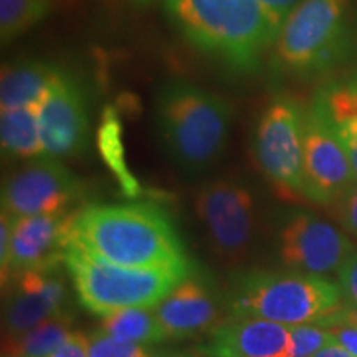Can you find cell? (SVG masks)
<instances>
[{"label":"cell","mask_w":357,"mask_h":357,"mask_svg":"<svg viewBox=\"0 0 357 357\" xmlns=\"http://www.w3.org/2000/svg\"><path fill=\"white\" fill-rule=\"evenodd\" d=\"M68 245L124 268L192 266L172 218L151 202L93 204L79 208Z\"/></svg>","instance_id":"cell-1"},{"label":"cell","mask_w":357,"mask_h":357,"mask_svg":"<svg viewBox=\"0 0 357 357\" xmlns=\"http://www.w3.org/2000/svg\"><path fill=\"white\" fill-rule=\"evenodd\" d=\"M174 29L200 55L240 77L257 75L281 24L260 0H162Z\"/></svg>","instance_id":"cell-2"},{"label":"cell","mask_w":357,"mask_h":357,"mask_svg":"<svg viewBox=\"0 0 357 357\" xmlns=\"http://www.w3.org/2000/svg\"><path fill=\"white\" fill-rule=\"evenodd\" d=\"M154 121L169 160L185 176L199 177L215 167L225 154L234 111L225 98L174 79L155 95Z\"/></svg>","instance_id":"cell-3"},{"label":"cell","mask_w":357,"mask_h":357,"mask_svg":"<svg viewBox=\"0 0 357 357\" xmlns=\"http://www.w3.org/2000/svg\"><path fill=\"white\" fill-rule=\"evenodd\" d=\"M352 50L349 0H301L281 25L270 61L276 73L310 79L333 73Z\"/></svg>","instance_id":"cell-4"},{"label":"cell","mask_w":357,"mask_h":357,"mask_svg":"<svg viewBox=\"0 0 357 357\" xmlns=\"http://www.w3.org/2000/svg\"><path fill=\"white\" fill-rule=\"evenodd\" d=\"M339 284L305 271L252 270L240 273L227 293L234 318H260L284 326L318 323L341 306Z\"/></svg>","instance_id":"cell-5"},{"label":"cell","mask_w":357,"mask_h":357,"mask_svg":"<svg viewBox=\"0 0 357 357\" xmlns=\"http://www.w3.org/2000/svg\"><path fill=\"white\" fill-rule=\"evenodd\" d=\"M65 265L82 305L98 316L129 307H154L194 273V265L154 270L118 266L98 260L73 245L66 248Z\"/></svg>","instance_id":"cell-6"},{"label":"cell","mask_w":357,"mask_h":357,"mask_svg":"<svg viewBox=\"0 0 357 357\" xmlns=\"http://www.w3.org/2000/svg\"><path fill=\"white\" fill-rule=\"evenodd\" d=\"M305 118V106L296 98L280 93L266 102L253 129V158L283 199H306Z\"/></svg>","instance_id":"cell-7"},{"label":"cell","mask_w":357,"mask_h":357,"mask_svg":"<svg viewBox=\"0 0 357 357\" xmlns=\"http://www.w3.org/2000/svg\"><path fill=\"white\" fill-rule=\"evenodd\" d=\"M195 213L213 253L230 265L247 260L255 242V200L243 182L220 177L195 192Z\"/></svg>","instance_id":"cell-8"},{"label":"cell","mask_w":357,"mask_h":357,"mask_svg":"<svg viewBox=\"0 0 357 357\" xmlns=\"http://www.w3.org/2000/svg\"><path fill=\"white\" fill-rule=\"evenodd\" d=\"M84 184L60 159L40 155L12 172L2 185V211L12 217L40 215L75 208Z\"/></svg>","instance_id":"cell-9"},{"label":"cell","mask_w":357,"mask_h":357,"mask_svg":"<svg viewBox=\"0 0 357 357\" xmlns=\"http://www.w3.org/2000/svg\"><path fill=\"white\" fill-rule=\"evenodd\" d=\"M303 149L306 199L319 205L337 204L357 176L336 131L312 105L306 108Z\"/></svg>","instance_id":"cell-10"},{"label":"cell","mask_w":357,"mask_h":357,"mask_svg":"<svg viewBox=\"0 0 357 357\" xmlns=\"http://www.w3.org/2000/svg\"><path fill=\"white\" fill-rule=\"evenodd\" d=\"M45 155L68 159L82 155L89 142V102L83 84L63 68L38 106Z\"/></svg>","instance_id":"cell-11"},{"label":"cell","mask_w":357,"mask_h":357,"mask_svg":"<svg viewBox=\"0 0 357 357\" xmlns=\"http://www.w3.org/2000/svg\"><path fill=\"white\" fill-rule=\"evenodd\" d=\"M278 253L289 268L326 275L342 266L354 253V245L331 223L310 212H294L281 222Z\"/></svg>","instance_id":"cell-12"},{"label":"cell","mask_w":357,"mask_h":357,"mask_svg":"<svg viewBox=\"0 0 357 357\" xmlns=\"http://www.w3.org/2000/svg\"><path fill=\"white\" fill-rule=\"evenodd\" d=\"M79 208L13 217L12 242L2 284L25 271L55 270L65 263L71 227Z\"/></svg>","instance_id":"cell-13"},{"label":"cell","mask_w":357,"mask_h":357,"mask_svg":"<svg viewBox=\"0 0 357 357\" xmlns=\"http://www.w3.org/2000/svg\"><path fill=\"white\" fill-rule=\"evenodd\" d=\"M167 339L205 336L220 326V298L205 276L190 273L154 307Z\"/></svg>","instance_id":"cell-14"},{"label":"cell","mask_w":357,"mask_h":357,"mask_svg":"<svg viewBox=\"0 0 357 357\" xmlns=\"http://www.w3.org/2000/svg\"><path fill=\"white\" fill-rule=\"evenodd\" d=\"M3 306V337H17L52 316L68 311V288L58 268L15 276Z\"/></svg>","instance_id":"cell-15"},{"label":"cell","mask_w":357,"mask_h":357,"mask_svg":"<svg viewBox=\"0 0 357 357\" xmlns=\"http://www.w3.org/2000/svg\"><path fill=\"white\" fill-rule=\"evenodd\" d=\"M195 349L205 357H289L291 329L260 318H231Z\"/></svg>","instance_id":"cell-16"},{"label":"cell","mask_w":357,"mask_h":357,"mask_svg":"<svg viewBox=\"0 0 357 357\" xmlns=\"http://www.w3.org/2000/svg\"><path fill=\"white\" fill-rule=\"evenodd\" d=\"M311 105L336 131L357 176V68L324 82Z\"/></svg>","instance_id":"cell-17"},{"label":"cell","mask_w":357,"mask_h":357,"mask_svg":"<svg viewBox=\"0 0 357 357\" xmlns=\"http://www.w3.org/2000/svg\"><path fill=\"white\" fill-rule=\"evenodd\" d=\"M63 71V66L38 58L6 63L0 77L2 109L38 108Z\"/></svg>","instance_id":"cell-18"},{"label":"cell","mask_w":357,"mask_h":357,"mask_svg":"<svg viewBox=\"0 0 357 357\" xmlns=\"http://www.w3.org/2000/svg\"><path fill=\"white\" fill-rule=\"evenodd\" d=\"M0 142L3 155L8 158L30 160L45 155L40 136L38 108L2 109Z\"/></svg>","instance_id":"cell-19"},{"label":"cell","mask_w":357,"mask_h":357,"mask_svg":"<svg viewBox=\"0 0 357 357\" xmlns=\"http://www.w3.org/2000/svg\"><path fill=\"white\" fill-rule=\"evenodd\" d=\"M71 321V312L63 311L20 336L3 337L2 357H50L73 334Z\"/></svg>","instance_id":"cell-20"},{"label":"cell","mask_w":357,"mask_h":357,"mask_svg":"<svg viewBox=\"0 0 357 357\" xmlns=\"http://www.w3.org/2000/svg\"><path fill=\"white\" fill-rule=\"evenodd\" d=\"M98 147L102 155V160L109 171L114 174L116 181L121 187L123 194L129 199H137L141 195V184L131 169L128 167L126 153L123 144V126L119 116L114 108H106L102 111L101 124L98 129Z\"/></svg>","instance_id":"cell-21"},{"label":"cell","mask_w":357,"mask_h":357,"mask_svg":"<svg viewBox=\"0 0 357 357\" xmlns=\"http://www.w3.org/2000/svg\"><path fill=\"white\" fill-rule=\"evenodd\" d=\"M100 329L109 336L144 346L159 344L167 339L153 307H129L101 316Z\"/></svg>","instance_id":"cell-22"},{"label":"cell","mask_w":357,"mask_h":357,"mask_svg":"<svg viewBox=\"0 0 357 357\" xmlns=\"http://www.w3.org/2000/svg\"><path fill=\"white\" fill-rule=\"evenodd\" d=\"M53 0H0V42L6 48L53 12Z\"/></svg>","instance_id":"cell-23"},{"label":"cell","mask_w":357,"mask_h":357,"mask_svg":"<svg viewBox=\"0 0 357 357\" xmlns=\"http://www.w3.org/2000/svg\"><path fill=\"white\" fill-rule=\"evenodd\" d=\"M89 357H153L144 344L109 336L101 329L88 336Z\"/></svg>","instance_id":"cell-24"},{"label":"cell","mask_w":357,"mask_h":357,"mask_svg":"<svg viewBox=\"0 0 357 357\" xmlns=\"http://www.w3.org/2000/svg\"><path fill=\"white\" fill-rule=\"evenodd\" d=\"M333 342H336V339L331 333L318 324L293 326L289 357H312Z\"/></svg>","instance_id":"cell-25"},{"label":"cell","mask_w":357,"mask_h":357,"mask_svg":"<svg viewBox=\"0 0 357 357\" xmlns=\"http://www.w3.org/2000/svg\"><path fill=\"white\" fill-rule=\"evenodd\" d=\"M339 289L344 303H354L357 305V252L342 263L337 270Z\"/></svg>","instance_id":"cell-26"},{"label":"cell","mask_w":357,"mask_h":357,"mask_svg":"<svg viewBox=\"0 0 357 357\" xmlns=\"http://www.w3.org/2000/svg\"><path fill=\"white\" fill-rule=\"evenodd\" d=\"M339 217H341L342 225L357 236V182L352 184L349 190L346 192L344 197L337 202Z\"/></svg>","instance_id":"cell-27"},{"label":"cell","mask_w":357,"mask_h":357,"mask_svg":"<svg viewBox=\"0 0 357 357\" xmlns=\"http://www.w3.org/2000/svg\"><path fill=\"white\" fill-rule=\"evenodd\" d=\"M314 324L321 326V328L329 324H344L357 329V305H354V303H342L336 311H333L331 314H328Z\"/></svg>","instance_id":"cell-28"},{"label":"cell","mask_w":357,"mask_h":357,"mask_svg":"<svg viewBox=\"0 0 357 357\" xmlns=\"http://www.w3.org/2000/svg\"><path fill=\"white\" fill-rule=\"evenodd\" d=\"M50 357H89L88 336L83 333H73Z\"/></svg>","instance_id":"cell-29"},{"label":"cell","mask_w":357,"mask_h":357,"mask_svg":"<svg viewBox=\"0 0 357 357\" xmlns=\"http://www.w3.org/2000/svg\"><path fill=\"white\" fill-rule=\"evenodd\" d=\"M324 329L331 333V336L336 339L337 344H341L352 356L357 357V329L344 324H329L324 326Z\"/></svg>","instance_id":"cell-30"},{"label":"cell","mask_w":357,"mask_h":357,"mask_svg":"<svg viewBox=\"0 0 357 357\" xmlns=\"http://www.w3.org/2000/svg\"><path fill=\"white\" fill-rule=\"evenodd\" d=\"M260 2L266 7V10L283 25V22L289 15V12H291L301 0H260Z\"/></svg>","instance_id":"cell-31"},{"label":"cell","mask_w":357,"mask_h":357,"mask_svg":"<svg viewBox=\"0 0 357 357\" xmlns=\"http://www.w3.org/2000/svg\"><path fill=\"white\" fill-rule=\"evenodd\" d=\"M312 357H356V356H352L349 351L344 349L341 344H337V342H333V344L326 346L324 349H321L318 354Z\"/></svg>","instance_id":"cell-32"},{"label":"cell","mask_w":357,"mask_h":357,"mask_svg":"<svg viewBox=\"0 0 357 357\" xmlns=\"http://www.w3.org/2000/svg\"><path fill=\"white\" fill-rule=\"evenodd\" d=\"M159 357H205L200 354V352L195 351H177V352H167V354H162Z\"/></svg>","instance_id":"cell-33"},{"label":"cell","mask_w":357,"mask_h":357,"mask_svg":"<svg viewBox=\"0 0 357 357\" xmlns=\"http://www.w3.org/2000/svg\"><path fill=\"white\" fill-rule=\"evenodd\" d=\"M136 7H147L154 2V0H131Z\"/></svg>","instance_id":"cell-34"}]
</instances>
